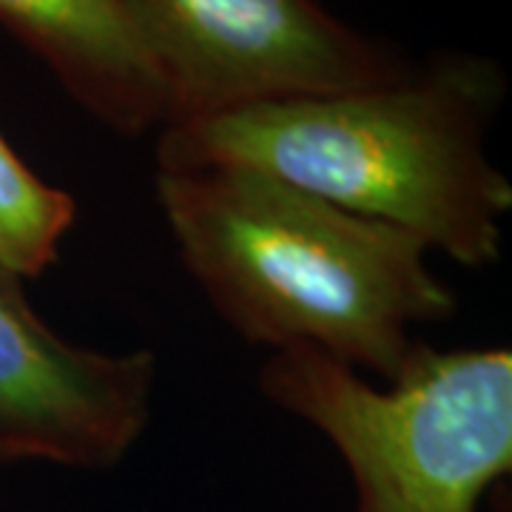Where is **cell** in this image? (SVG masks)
I'll use <instances>...</instances> for the list:
<instances>
[{
    "label": "cell",
    "mask_w": 512,
    "mask_h": 512,
    "mask_svg": "<svg viewBox=\"0 0 512 512\" xmlns=\"http://www.w3.org/2000/svg\"><path fill=\"white\" fill-rule=\"evenodd\" d=\"M507 97L495 57L447 49L353 92L256 103L157 131V168H245L410 231L464 268L501 259L510 177L487 134Z\"/></svg>",
    "instance_id": "6da1fadb"
},
{
    "label": "cell",
    "mask_w": 512,
    "mask_h": 512,
    "mask_svg": "<svg viewBox=\"0 0 512 512\" xmlns=\"http://www.w3.org/2000/svg\"><path fill=\"white\" fill-rule=\"evenodd\" d=\"M157 202L185 271L254 348L308 345L390 382L419 325L458 299L427 242L245 168H157Z\"/></svg>",
    "instance_id": "7a4b0ae2"
},
{
    "label": "cell",
    "mask_w": 512,
    "mask_h": 512,
    "mask_svg": "<svg viewBox=\"0 0 512 512\" xmlns=\"http://www.w3.org/2000/svg\"><path fill=\"white\" fill-rule=\"evenodd\" d=\"M259 390L348 464L356 512H481L512 470V350L424 339L384 387L322 350H271Z\"/></svg>",
    "instance_id": "3957f363"
},
{
    "label": "cell",
    "mask_w": 512,
    "mask_h": 512,
    "mask_svg": "<svg viewBox=\"0 0 512 512\" xmlns=\"http://www.w3.org/2000/svg\"><path fill=\"white\" fill-rule=\"evenodd\" d=\"M117 3L163 74L171 126L256 103L379 86L416 63L322 0Z\"/></svg>",
    "instance_id": "277c9868"
},
{
    "label": "cell",
    "mask_w": 512,
    "mask_h": 512,
    "mask_svg": "<svg viewBox=\"0 0 512 512\" xmlns=\"http://www.w3.org/2000/svg\"><path fill=\"white\" fill-rule=\"evenodd\" d=\"M154 387L151 350L66 342L0 268V464L109 470L143 439Z\"/></svg>",
    "instance_id": "5b68a950"
},
{
    "label": "cell",
    "mask_w": 512,
    "mask_h": 512,
    "mask_svg": "<svg viewBox=\"0 0 512 512\" xmlns=\"http://www.w3.org/2000/svg\"><path fill=\"white\" fill-rule=\"evenodd\" d=\"M0 26L97 123L123 137L171 126L163 74L117 0H0Z\"/></svg>",
    "instance_id": "8992f818"
},
{
    "label": "cell",
    "mask_w": 512,
    "mask_h": 512,
    "mask_svg": "<svg viewBox=\"0 0 512 512\" xmlns=\"http://www.w3.org/2000/svg\"><path fill=\"white\" fill-rule=\"evenodd\" d=\"M74 222L72 194L40 180L0 131V268L18 279L46 274Z\"/></svg>",
    "instance_id": "52a82bcc"
}]
</instances>
